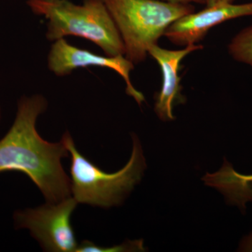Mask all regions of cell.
Segmentation results:
<instances>
[{"mask_svg": "<svg viewBox=\"0 0 252 252\" xmlns=\"http://www.w3.org/2000/svg\"><path fill=\"white\" fill-rule=\"evenodd\" d=\"M228 52L235 61L252 68V26L245 28L232 39Z\"/></svg>", "mask_w": 252, "mask_h": 252, "instance_id": "9c48e42d", "label": "cell"}, {"mask_svg": "<svg viewBox=\"0 0 252 252\" xmlns=\"http://www.w3.org/2000/svg\"><path fill=\"white\" fill-rule=\"evenodd\" d=\"M143 240H135V241H126L122 245L112 247V248H103L98 246L89 240H84L80 245H78L77 252H144Z\"/></svg>", "mask_w": 252, "mask_h": 252, "instance_id": "30bf717a", "label": "cell"}, {"mask_svg": "<svg viewBox=\"0 0 252 252\" xmlns=\"http://www.w3.org/2000/svg\"><path fill=\"white\" fill-rule=\"evenodd\" d=\"M47 107L41 94L19 99L14 123L0 140V173L23 172L35 184L46 202L56 203L72 196L71 180L62 165L69 153L62 140L49 142L38 133L36 122Z\"/></svg>", "mask_w": 252, "mask_h": 252, "instance_id": "6da1fadb", "label": "cell"}, {"mask_svg": "<svg viewBox=\"0 0 252 252\" xmlns=\"http://www.w3.org/2000/svg\"><path fill=\"white\" fill-rule=\"evenodd\" d=\"M27 4L47 21L49 41L79 36L96 44L106 56H125L122 36L103 0H84L81 4L69 0H28Z\"/></svg>", "mask_w": 252, "mask_h": 252, "instance_id": "7a4b0ae2", "label": "cell"}, {"mask_svg": "<svg viewBox=\"0 0 252 252\" xmlns=\"http://www.w3.org/2000/svg\"><path fill=\"white\" fill-rule=\"evenodd\" d=\"M0 120H1V107H0Z\"/></svg>", "mask_w": 252, "mask_h": 252, "instance_id": "5bb4252c", "label": "cell"}, {"mask_svg": "<svg viewBox=\"0 0 252 252\" xmlns=\"http://www.w3.org/2000/svg\"><path fill=\"white\" fill-rule=\"evenodd\" d=\"M207 6H212L217 4H223V3H233L235 0H205Z\"/></svg>", "mask_w": 252, "mask_h": 252, "instance_id": "4fadbf2b", "label": "cell"}, {"mask_svg": "<svg viewBox=\"0 0 252 252\" xmlns=\"http://www.w3.org/2000/svg\"><path fill=\"white\" fill-rule=\"evenodd\" d=\"M228 180H227V185H232V188L228 189V191L233 190L236 192L240 190V192H243V190H248L250 189L249 185H251L252 187V175H242L234 172L232 170L231 172H228ZM227 185V186H228Z\"/></svg>", "mask_w": 252, "mask_h": 252, "instance_id": "8fae6325", "label": "cell"}, {"mask_svg": "<svg viewBox=\"0 0 252 252\" xmlns=\"http://www.w3.org/2000/svg\"><path fill=\"white\" fill-rule=\"evenodd\" d=\"M250 16H252V1L212 5L179 18L167 28L163 36L175 45H193L202 40L211 28L230 20Z\"/></svg>", "mask_w": 252, "mask_h": 252, "instance_id": "52a82bcc", "label": "cell"}, {"mask_svg": "<svg viewBox=\"0 0 252 252\" xmlns=\"http://www.w3.org/2000/svg\"><path fill=\"white\" fill-rule=\"evenodd\" d=\"M119 30L126 59L135 64L147 59L167 28L177 19L194 12L191 4L162 0H103Z\"/></svg>", "mask_w": 252, "mask_h": 252, "instance_id": "277c9868", "label": "cell"}, {"mask_svg": "<svg viewBox=\"0 0 252 252\" xmlns=\"http://www.w3.org/2000/svg\"><path fill=\"white\" fill-rule=\"evenodd\" d=\"M162 1H168V2L177 3V4H190L192 3L196 4H205V0H162Z\"/></svg>", "mask_w": 252, "mask_h": 252, "instance_id": "7c38bea8", "label": "cell"}, {"mask_svg": "<svg viewBox=\"0 0 252 252\" xmlns=\"http://www.w3.org/2000/svg\"><path fill=\"white\" fill-rule=\"evenodd\" d=\"M203 49L200 44L186 46L182 49H162L158 44L149 48L148 54L160 66L162 76L161 89L156 97V114L163 122L175 120L172 109L174 104L184 103L185 97L181 94L182 86L179 76L180 66L182 60L193 51Z\"/></svg>", "mask_w": 252, "mask_h": 252, "instance_id": "ba28073f", "label": "cell"}, {"mask_svg": "<svg viewBox=\"0 0 252 252\" xmlns=\"http://www.w3.org/2000/svg\"><path fill=\"white\" fill-rule=\"evenodd\" d=\"M78 202L72 196L59 203H48L36 208L15 212L17 228L29 230L46 252H76L79 244L71 224V216Z\"/></svg>", "mask_w": 252, "mask_h": 252, "instance_id": "5b68a950", "label": "cell"}, {"mask_svg": "<svg viewBox=\"0 0 252 252\" xmlns=\"http://www.w3.org/2000/svg\"><path fill=\"white\" fill-rule=\"evenodd\" d=\"M61 140L71 156V193L78 203L103 208L120 205L140 182L147 167L142 146L135 135L130 160L115 173L104 172L84 157L69 132H64Z\"/></svg>", "mask_w": 252, "mask_h": 252, "instance_id": "3957f363", "label": "cell"}, {"mask_svg": "<svg viewBox=\"0 0 252 252\" xmlns=\"http://www.w3.org/2000/svg\"><path fill=\"white\" fill-rule=\"evenodd\" d=\"M47 62L49 70L57 77L69 75L79 68H109L115 71L125 81L126 93L133 97L139 105H142L145 101L144 94L137 91L131 82L130 75L131 71L134 69V64L125 56H100L76 47L62 38L53 43L48 55Z\"/></svg>", "mask_w": 252, "mask_h": 252, "instance_id": "8992f818", "label": "cell"}]
</instances>
